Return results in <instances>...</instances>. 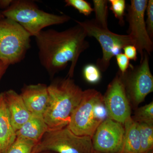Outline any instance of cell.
Here are the masks:
<instances>
[{
	"label": "cell",
	"mask_w": 153,
	"mask_h": 153,
	"mask_svg": "<svg viewBox=\"0 0 153 153\" xmlns=\"http://www.w3.org/2000/svg\"><path fill=\"white\" fill-rule=\"evenodd\" d=\"M92 138L76 135L66 126L49 130L37 143L32 153L53 151L58 153H92Z\"/></svg>",
	"instance_id": "5"
},
{
	"label": "cell",
	"mask_w": 153,
	"mask_h": 153,
	"mask_svg": "<svg viewBox=\"0 0 153 153\" xmlns=\"http://www.w3.org/2000/svg\"><path fill=\"white\" fill-rule=\"evenodd\" d=\"M31 37L17 22L0 19V61L9 66L21 62L31 47Z\"/></svg>",
	"instance_id": "4"
},
{
	"label": "cell",
	"mask_w": 153,
	"mask_h": 153,
	"mask_svg": "<svg viewBox=\"0 0 153 153\" xmlns=\"http://www.w3.org/2000/svg\"><path fill=\"white\" fill-rule=\"evenodd\" d=\"M148 1L147 0H131L127 7L128 35L132 39L134 46L140 54V61L145 52L151 55L153 49V41L148 34L145 21Z\"/></svg>",
	"instance_id": "9"
},
{
	"label": "cell",
	"mask_w": 153,
	"mask_h": 153,
	"mask_svg": "<svg viewBox=\"0 0 153 153\" xmlns=\"http://www.w3.org/2000/svg\"><path fill=\"white\" fill-rule=\"evenodd\" d=\"M9 65L0 61V80L3 75L5 73L7 69L9 67Z\"/></svg>",
	"instance_id": "29"
},
{
	"label": "cell",
	"mask_w": 153,
	"mask_h": 153,
	"mask_svg": "<svg viewBox=\"0 0 153 153\" xmlns=\"http://www.w3.org/2000/svg\"><path fill=\"white\" fill-rule=\"evenodd\" d=\"M108 1L106 0H93L94 12L95 19H94L97 25L103 28L108 29Z\"/></svg>",
	"instance_id": "18"
},
{
	"label": "cell",
	"mask_w": 153,
	"mask_h": 153,
	"mask_svg": "<svg viewBox=\"0 0 153 153\" xmlns=\"http://www.w3.org/2000/svg\"><path fill=\"white\" fill-rule=\"evenodd\" d=\"M153 153V152H150V153Z\"/></svg>",
	"instance_id": "32"
},
{
	"label": "cell",
	"mask_w": 153,
	"mask_h": 153,
	"mask_svg": "<svg viewBox=\"0 0 153 153\" xmlns=\"http://www.w3.org/2000/svg\"><path fill=\"white\" fill-rule=\"evenodd\" d=\"M94 113L96 119L100 122H102L108 118L103 99L99 101L95 105L94 108Z\"/></svg>",
	"instance_id": "24"
},
{
	"label": "cell",
	"mask_w": 153,
	"mask_h": 153,
	"mask_svg": "<svg viewBox=\"0 0 153 153\" xmlns=\"http://www.w3.org/2000/svg\"><path fill=\"white\" fill-rule=\"evenodd\" d=\"M49 99L44 119L49 130L67 126L79 104L83 91L67 76L54 79L48 86Z\"/></svg>",
	"instance_id": "2"
},
{
	"label": "cell",
	"mask_w": 153,
	"mask_h": 153,
	"mask_svg": "<svg viewBox=\"0 0 153 153\" xmlns=\"http://www.w3.org/2000/svg\"><path fill=\"white\" fill-rule=\"evenodd\" d=\"M123 125L124 136L122 146L118 153H139L140 138L137 123L131 117Z\"/></svg>",
	"instance_id": "16"
},
{
	"label": "cell",
	"mask_w": 153,
	"mask_h": 153,
	"mask_svg": "<svg viewBox=\"0 0 153 153\" xmlns=\"http://www.w3.org/2000/svg\"><path fill=\"white\" fill-rule=\"evenodd\" d=\"M132 119L138 123L153 125V101L138 108Z\"/></svg>",
	"instance_id": "20"
},
{
	"label": "cell",
	"mask_w": 153,
	"mask_h": 153,
	"mask_svg": "<svg viewBox=\"0 0 153 153\" xmlns=\"http://www.w3.org/2000/svg\"><path fill=\"white\" fill-rule=\"evenodd\" d=\"M115 57L118 66L119 68V71L121 74H124L131 65L130 63L129 60L124 53H121Z\"/></svg>",
	"instance_id": "26"
},
{
	"label": "cell",
	"mask_w": 153,
	"mask_h": 153,
	"mask_svg": "<svg viewBox=\"0 0 153 153\" xmlns=\"http://www.w3.org/2000/svg\"><path fill=\"white\" fill-rule=\"evenodd\" d=\"M4 18V17L3 16L2 14L1 13V12H0V19H3V18Z\"/></svg>",
	"instance_id": "30"
},
{
	"label": "cell",
	"mask_w": 153,
	"mask_h": 153,
	"mask_svg": "<svg viewBox=\"0 0 153 153\" xmlns=\"http://www.w3.org/2000/svg\"><path fill=\"white\" fill-rule=\"evenodd\" d=\"M64 2L66 7H72L86 16H88L94 11L90 4L85 0H65Z\"/></svg>",
	"instance_id": "23"
},
{
	"label": "cell",
	"mask_w": 153,
	"mask_h": 153,
	"mask_svg": "<svg viewBox=\"0 0 153 153\" xmlns=\"http://www.w3.org/2000/svg\"><path fill=\"white\" fill-rule=\"evenodd\" d=\"M103 99V95L95 89L83 91L81 100L67 126L68 128L76 135L92 138L101 123L96 119L94 108L97 102Z\"/></svg>",
	"instance_id": "7"
},
{
	"label": "cell",
	"mask_w": 153,
	"mask_h": 153,
	"mask_svg": "<svg viewBox=\"0 0 153 153\" xmlns=\"http://www.w3.org/2000/svg\"><path fill=\"white\" fill-rule=\"evenodd\" d=\"M83 75L85 80L91 84L98 83L101 78L100 70L96 65L93 64H88L84 66Z\"/></svg>",
	"instance_id": "21"
},
{
	"label": "cell",
	"mask_w": 153,
	"mask_h": 153,
	"mask_svg": "<svg viewBox=\"0 0 153 153\" xmlns=\"http://www.w3.org/2000/svg\"><path fill=\"white\" fill-rule=\"evenodd\" d=\"M92 153H102L99 152H96V151L93 150V152H92Z\"/></svg>",
	"instance_id": "31"
},
{
	"label": "cell",
	"mask_w": 153,
	"mask_h": 153,
	"mask_svg": "<svg viewBox=\"0 0 153 153\" xmlns=\"http://www.w3.org/2000/svg\"><path fill=\"white\" fill-rule=\"evenodd\" d=\"M16 138L4 96L0 93V152L6 153Z\"/></svg>",
	"instance_id": "14"
},
{
	"label": "cell",
	"mask_w": 153,
	"mask_h": 153,
	"mask_svg": "<svg viewBox=\"0 0 153 153\" xmlns=\"http://www.w3.org/2000/svg\"><path fill=\"white\" fill-rule=\"evenodd\" d=\"M49 130L44 118L32 114L16 134V137L31 140L38 143Z\"/></svg>",
	"instance_id": "15"
},
{
	"label": "cell",
	"mask_w": 153,
	"mask_h": 153,
	"mask_svg": "<svg viewBox=\"0 0 153 153\" xmlns=\"http://www.w3.org/2000/svg\"><path fill=\"white\" fill-rule=\"evenodd\" d=\"M103 97L108 117L123 125L131 117V110L119 72L110 83Z\"/></svg>",
	"instance_id": "10"
},
{
	"label": "cell",
	"mask_w": 153,
	"mask_h": 153,
	"mask_svg": "<svg viewBox=\"0 0 153 153\" xmlns=\"http://www.w3.org/2000/svg\"><path fill=\"white\" fill-rule=\"evenodd\" d=\"M128 97L134 104L137 105L153 91V76L149 63V55L145 52L139 65H131L123 74L119 71Z\"/></svg>",
	"instance_id": "8"
},
{
	"label": "cell",
	"mask_w": 153,
	"mask_h": 153,
	"mask_svg": "<svg viewBox=\"0 0 153 153\" xmlns=\"http://www.w3.org/2000/svg\"><path fill=\"white\" fill-rule=\"evenodd\" d=\"M0 153H1V152H0Z\"/></svg>",
	"instance_id": "33"
},
{
	"label": "cell",
	"mask_w": 153,
	"mask_h": 153,
	"mask_svg": "<svg viewBox=\"0 0 153 153\" xmlns=\"http://www.w3.org/2000/svg\"><path fill=\"white\" fill-rule=\"evenodd\" d=\"M32 114L44 118L49 102L48 86L43 83L25 85L20 94Z\"/></svg>",
	"instance_id": "12"
},
{
	"label": "cell",
	"mask_w": 153,
	"mask_h": 153,
	"mask_svg": "<svg viewBox=\"0 0 153 153\" xmlns=\"http://www.w3.org/2000/svg\"><path fill=\"white\" fill-rule=\"evenodd\" d=\"M1 13L4 18L18 23L31 36L34 37L44 28L64 24L71 19L67 15L45 12L33 1L29 0H14L12 5Z\"/></svg>",
	"instance_id": "3"
},
{
	"label": "cell",
	"mask_w": 153,
	"mask_h": 153,
	"mask_svg": "<svg viewBox=\"0 0 153 153\" xmlns=\"http://www.w3.org/2000/svg\"><path fill=\"white\" fill-rule=\"evenodd\" d=\"M13 1L14 0H0V9L5 10L8 8L13 2Z\"/></svg>",
	"instance_id": "28"
},
{
	"label": "cell",
	"mask_w": 153,
	"mask_h": 153,
	"mask_svg": "<svg viewBox=\"0 0 153 153\" xmlns=\"http://www.w3.org/2000/svg\"><path fill=\"white\" fill-rule=\"evenodd\" d=\"M37 143L31 140L16 137L6 153H32Z\"/></svg>",
	"instance_id": "19"
},
{
	"label": "cell",
	"mask_w": 153,
	"mask_h": 153,
	"mask_svg": "<svg viewBox=\"0 0 153 153\" xmlns=\"http://www.w3.org/2000/svg\"><path fill=\"white\" fill-rule=\"evenodd\" d=\"M123 125L108 117L102 121L92 137L94 150L102 153H118L124 136Z\"/></svg>",
	"instance_id": "11"
},
{
	"label": "cell",
	"mask_w": 153,
	"mask_h": 153,
	"mask_svg": "<svg viewBox=\"0 0 153 153\" xmlns=\"http://www.w3.org/2000/svg\"><path fill=\"white\" fill-rule=\"evenodd\" d=\"M110 4L111 10L114 14L115 17L119 20V23L121 26L124 25L125 11L126 8V1L125 0H109Z\"/></svg>",
	"instance_id": "22"
},
{
	"label": "cell",
	"mask_w": 153,
	"mask_h": 153,
	"mask_svg": "<svg viewBox=\"0 0 153 153\" xmlns=\"http://www.w3.org/2000/svg\"><path fill=\"white\" fill-rule=\"evenodd\" d=\"M124 55L129 60L136 61L137 57V48L133 45H128L123 48Z\"/></svg>",
	"instance_id": "27"
},
{
	"label": "cell",
	"mask_w": 153,
	"mask_h": 153,
	"mask_svg": "<svg viewBox=\"0 0 153 153\" xmlns=\"http://www.w3.org/2000/svg\"><path fill=\"white\" fill-rule=\"evenodd\" d=\"M75 22L83 28L87 37L95 38L100 44L102 56L97 60L96 65L100 71L107 70L111 58L122 53L124 47L128 45L134 46V41L128 35H119L108 29H103L97 25L94 19L83 22L75 20Z\"/></svg>",
	"instance_id": "6"
},
{
	"label": "cell",
	"mask_w": 153,
	"mask_h": 153,
	"mask_svg": "<svg viewBox=\"0 0 153 153\" xmlns=\"http://www.w3.org/2000/svg\"><path fill=\"white\" fill-rule=\"evenodd\" d=\"M87 37L78 24L63 31L42 30L35 36L40 63L51 77L64 69L69 62L68 76L73 77L80 55L89 48Z\"/></svg>",
	"instance_id": "1"
},
{
	"label": "cell",
	"mask_w": 153,
	"mask_h": 153,
	"mask_svg": "<svg viewBox=\"0 0 153 153\" xmlns=\"http://www.w3.org/2000/svg\"><path fill=\"white\" fill-rule=\"evenodd\" d=\"M147 18L146 22V26L148 34L151 39L153 37V1L149 0L148 1L146 10Z\"/></svg>",
	"instance_id": "25"
},
{
	"label": "cell",
	"mask_w": 153,
	"mask_h": 153,
	"mask_svg": "<svg viewBox=\"0 0 153 153\" xmlns=\"http://www.w3.org/2000/svg\"><path fill=\"white\" fill-rule=\"evenodd\" d=\"M4 94L12 126L16 132L27 121L32 114L25 105L20 94L12 89L7 91Z\"/></svg>",
	"instance_id": "13"
},
{
	"label": "cell",
	"mask_w": 153,
	"mask_h": 153,
	"mask_svg": "<svg viewBox=\"0 0 153 153\" xmlns=\"http://www.w3.org/2000/svg\"><path fill=\"white\" fill-rule=\"evenodd\" d=\"M138 125L140 138L139 153L153 152V125L143 123H138Z\"/></svg>",
	"instance_id": "17"
}]
</instances>
